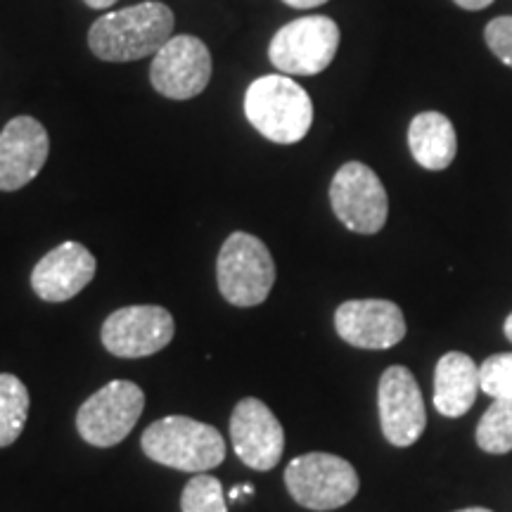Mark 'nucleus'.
I'll list each match as a JSON object with an SVG mask.
<instances>
[{
    "label": "nucleus",
    "mask_w": 512,
    "mask_h": 512,
    "mask_svg": "<svg viewBox=\"0 0 512 512\" xmlns=\"http://www.w3.org/2000/svg\"><path fill=\"white\" fill-rule=\"evenodd\" d=\"M174 12L169 5L150 3L110 12L88 31V46L105 62H133L157 55L174 34Z\"/></svg>",
    "instance_id": "f257e3e1"
},
{
    "label": "nucleus",
    "mask_w": 512,
    "mask_h": 512,
    "mask_svg": "<svg viewBox=\"0 0 512 512\" xmlns=\"http://www.w3.org/2000/svg\"><path fill=\"white\" fill-rule=\"evenodd\" d=\"M245 117L271 143L294 145L311 131L313 102L290 76L268 74L247 88Z\"/></svg>",
    "instance_id": "f03ea898"
},
{
    "label": "nucleus",
    "mask_w": 512,
    "mask_h": 512,
    "mask_svg": "<svg viewBox=\"0 0 512 512\" xmlns=\"http://www.w3.org/2000/svg\"><path fill=\"white\" fill-rule=\"evenodd\" d=\"M140 446L155 463L192 475L214 470L226 460V441L221 432L185 415H169L152 422L143 432Z\"/></svg>",
    "instance_id": "7ed1b4c3"
},
{
    "label": "nucleus",
    "mask_w": 512,
    "mask_h": 512,
    "mask_svg": "<svg viewBox=\"0 0 512 512\" xmlns=\"http://www.w3.org/2000/svg\"><path fill=\"white\" fill-rule=\"evenodd\" d=\"M219 292L228 304L249 309L268 299L275 283V261L268 247L256 235H228L216 261Z\"/></svg>",
    "instance_id": "20e7f679"
},
{
    "label": "nucleus",
    "mask_w": 512,
    "mask_h": 512,
    "mask_svg": "<svg viewBox=\"0 0 512 512\" xmlns=\"http://www.w3.org/2000/svg\"><path fill=\"white\" fill-rule=\"evenodd\" d=\"M285 486L294 503L325 512L354 501L361 482L349 460L332 453H304L285 467Z\"/></svg>",
    "instance_id": "39448f33"
},
{
    "label": "nucleus",
    "mask_w": 512,
    "mask_h": 512,
    "mask_svg": "<svg viewBox=\"0 0 512 512\" xmlns=\"http://www.w3.org/2000/svg\"><path fill=\"white\" fill-rule=\"evenodd\" d=\"M143 411V389L136 382L112 380L81 403L76 413V430L86 444L110 448L133 432Z\"/></svg>",
    "instance_id": "423d86ee"
},
{
    "label": "nucleus",
    "mask_w": 512,
    "mask_h": 512,
    "mask_svg": "<svg viewBox=\"0 0 512 512\" xmlns=\"http://www.w3.org/2000/svg\"><path fill=\"white\" fill-rule=\"evenodd\" d=\"M339 48V27L325 15L299 17L285 24L268 46V60L278 72L313 76L325 72Z\"/></svg>",
    "instance_id": "0eeeda50"
},
{
    "label": "nucleus",
    "mask_w": 512,
    "mask_h": 512,
    "mask_svg": "<svg viewBox=\"0 0 512 512\" xmlns=\"http://www.w3.org/2000/svg\"><path fill=\"white\" fill-rule=\"evenodd\" d=\"M330 204L351 233H380L389 216V197L373 169L361 162H347L330 183Z\"/></svg>",
    "instance_id": "6e6552de"
},
{
    "label": "nucleus",
    "mask_w": 512,
    "mask_h": 512,
    "mask_svg": "<svg viewBox=\"0 0 512 512\" xmlns=\"http://www.w3.org/2000/svg\"><path fill=\"white\" fill-rule=\"evenodd\" d=\"M174 332V316L164 306H124L102 323V344L117 358H145L169 347Z\"/></svg>",
    "instance_id": "1a4fd4ad"
},
{
    "label": "nucleus",
    "mask_w": 512,
    "mask_h": 512,
    "mask_svg": "<svg viewBox=\"0 0 512 512\" xmlns=\"http://www.w3.org/2000/svg\"><path fill=\"white\" fill-rule=\"evenodd\" d=\"M211 79V55L197 36H171L152 60L150 81L169 100L197 98Z\"/></svg>",
    "instance_id": "9d476101"
},
{
    "label": "nucleus",
    "mask_w": 512,
    "mask_h": 512,
    "mask_svg": "<svg viewBox=\"0 0 512 512\" xmlns=\"http://www.w3.org/2000/svg\"><path fill=\"white\" fill-rule=\"evenodd\" d=\"M377 408L384 439L392 446L408 448L422 437L427 427L425 399L406 366L387 368L377 387Z\"/></svg>",
    "instance_id": "9b49d317"
},
{
    "label": "nucleus",
    "mask_w": 512,
    "mask_h": 512,
    "mask_svg": "<svg viewBox=\"0 0 512 512\" xmlns=\"http://www.w3.org/2000/svg\"><path fill=\"white\" fill-rule=\"evenodd\" d=\"M230 439L238 458L256 472H268L285 451V430L259 399H242L230 415Z\"/></svg>",
    "instance_id": "f8f14e48"
},
{
    "label": "nucleus",
    "mask_w": 512,
    "mask_h": 512,
    "mask_svg": "<svg viewBox=\"0 0 512 512\" xmlns=\"http://www.w3.org/2000/svg\"><path fill=\"white\" fill-rule=\"evenodd\" d=\"M335 330L356 349H392L406 337V318L387 299H351L335 311Z\"/></svg>",
    "instance_id": "ddd939ff"
},
{
    "label": "nucleus",
    "mask_w": 512,
    "mask_h": 512,
    "mask_svg": "<svg viewBox=\"0 0 512 512\" xmlns=\"http://www.w3.org/2000/svg\"><path fill=\"white\" fill-rule=\"evenodd\" d=\"M50 155V138L34 117H15L0 131V190L15 192L41 174Z\"/></svg>",
    "instance_id": "4468645a"
},
{
    "label": "nucleus",
    "mask_w": 512,
    "mask_h": 512,
    "mask_svg": "<svg viewBox=\"0 0 512 512\" xmlns=\"http://www.w3.org/2000/svg\"><path fill=\"white\" fill-rule=\"evenodd\" d=\"M98 261L79 242H62L50 249L31 271V287L38 299L50 304H62L86 290L95 278Z\"/></svg>",
    "instance_id": "2eb2a0df"
},
{
    "label": "nucleus",
    "mask_w": 512,
    "mask_h": 512,
    "mask_svg": "<svg viewBox=\"0 0 512 512\" xmlns=\"http://www.w3.org/2000/svg\"><path fill=\"white\" fill-rule=\"evenodd\" d=\"M479 366L463 351H448L434 368V408L444 418H463L479 394Z\"/></svg>",
    "instance_id": "dca6fc26"
},
{
    "label": "nucleus",
    "mask_w": 512,
    "mask_h": 512,
    "mask_svg": "<svg viewBox=\"0 0 512 512\" xmlns=\"http://www.w3.org/2000/svg\"><path fill=\"white\" fill-rule=\"evenodd\" d=\"M408 147L422 169L444 171L458 152L456 128L446 114L422 112L408 126Z\"/></svg>",
    "instance_id": "f3484780"
},
{
    "label": "nucleus",
    "mask_w": 512,
    "mask_h": 512,
    "mask_svg": "<svg viewBox=\"0 0 512 512\" xmlns=\"http://www.w3.org/2000/svg\"><path fill=\"white\" fill-rule=\"evenodd\" d=\"M29 389L19 377L0 375V448L12 446L29 418Z\"/></svg>",
    "instance_id": "a211bd4d"
},
{
    "label": "nucleus",
    "mask_w": 512,
    "mask_h": 512,
    "mask_svg": "<svg viewBox=\"0 0 512 512\" xmlns=\"http://www.w3.org/2000/svg\"><path fill=\"white\" fill-rule=\"evenodd\" d=\"M477 446L491 456L512 451V399H494L477 425Z\"/></svg>",
    "instance_id": "6ab92c4d"
},
{
    "label": "nucleus",
    "mask_w": 512,
    "mask_h": 512,
    "mask_svg": "<svg viewBox=\"0 0 512 512\" xmlns=\"http://www.w3.org/2000/svg\"><path fill=\"white\" fill-rule=\"evenodd\" d=\"M183 512H228L226 494L216 477L195 475L181 494Z\"/></svg>",
    "instance_id": "aec40b11"
},
{
    "label": "nucleus",
    "mask_w": 512,
    "mask_h": 512,
    "mask_svg": "<svg viewBox=\"0 0 512 512\" xmlns=\"http://www.w3.org/2000/svg\"><path fill=\"white\" fill-rule=\"evenodd\" d=\"M479 387L491 399H512V354H494L479 366Z\"/></svg>",
    "instance_id": "412c9836"
},
{
    "label": "nucleus",
    "mask_w": 512,
    "mask_h": 512,
    "mask_svg": "<svg viewBox=\"0 0 512 512\" xmlns=\"http://www.w3.org/2000/svg\"><path fill=\"white\" fill-rule=\"evenodd\" d=\"M484 41L498 60L512 67V17H496L486 24Z\"/></svg>",
    "instance_id": "4be33fe9"
},
{
    "label": "nucleus",
    "mask_w": 512,
    "mask_h": 512,
    "mask_svg": "<svg viewBox=\"0 0 512 512\" xmlns=\"http://www.w3.org/2000/svg\"><path fill=\"white\" fill-rule=\"evenodd\" d=\"M283 3L297 10H311V8H318V5H325L328 0H283Z\"/></svg>",
    "instance_id": "5701e85b"
},
{
    "label": "nucleus",
    "mask_w": 512,
    "mask_h": 512,
    "mask_svg": "<svg viewBox=\"0 0 512 512\" xmlns=\"http://www.w3.org/2000/svg\"><path fill=\"white\" fill-rule=\"evenodd\" d=\"M453 3L460 5L463 10H484V8H489L494 0H453Z\"/></svg>",
    "instance_id": "b1692460"
},
{
    "label": "nucleus",
    "mask_w": 512,
    "mask_h": 512,
    "mask_svg": "<svg viewBox=\"0 0 512 512\" xmlns=\"http://www.w3.org/2000/svg\"><path fill=\"white\" fill-rule=\"evenodd\" d=\"M83 3H86L88 8H93V10H107V8H112L117 0H83Z\"/></svg>",
    "instance_id": "393cba45"
},
{
    "label": "nucleus",
    "mask_w": 512,
    "mask_h": 512,
    "mask_svg": "<svg viewBox=\"0 0 512 512\" xmlns=\"http://www.w3.org/2000/svg\"><path fill=\"white\" fill-rule=\"evenodd\" d=\"M505 337H508L510 339V342H512V313H510V316H508V320H505Z\"/></svg>",
    "instance_id": "a878e982"
},
{
    "label": "nucleus",
    "mask_w": 512,
    "mask_h": 512,
    "mask_svg": "<svg viewBox=\"0 0 512 512\" xmlns=\"http://www.w3.org/2000/svg\"><path fill=\"white\" fill-rule=\"evenodd\" d=\"M456 512H494V510H486V508H463V510H456Z\"/></svg>",
    "instance_id": "bb28decb"
}]
</instances>
